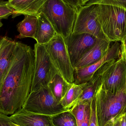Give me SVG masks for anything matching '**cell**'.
<instances>
[{"label":"cell","instance_id":"31","mask_svg":"<svg viewBox=\"0 0 126 126\" xmlns=\"http://www.w3.org/2000/svg\"><path fill=\"white\" fill-rule=\"evenodd\" d=\"M10 125L11 126H19L16 125V124H15L13 123L12 122L10 123Z\"/></svg>","mask_w":126,"mask_h":126},{"label":"cell","instance_id":"1","mask_svg":"<svg viewBox=\"0 0 126 126\" xmlns=\"http://www.w3.org/2000/svg\"><path fill=\"white\" fill-rule=\"evenodd\" d=\"M35 60L34 49L17 41L14 58L0 90V113L12 115L23 109L31 92Z\"/></svg>","mask_w":126,"mask_h":126},{"label":"cell","instance_id":"24","mask_svg":"<svg viewBox=\"0 0 126 126\" xmlns=\"http://www.w3.org/2000/svg\"><path fill=\"white\" fill-rule=\"evenodd\" d=\"M90 103L91 102L88 104L86 106L84 118L81 126H89L90 117Z\"/></svg>","mask_w":126,"mask_h":126},{"label":"cell","instance_id":"9","mask_svg":"<svg viewBox=\"0 0 126 126\" xmlns=\"http://www.w3.org/2000/svg\"><path fill=\"white\" fill-rule=\"evenodd\" d=\"M44 45L52 61L64 78L69 83H74V68L64 39L57 33L49 42Z\"/></svg>","mask_w":126,"mask_h":126},{"label":"cell","instance_id":"4","mask_svg":"<svg viewBox=\"0 0 126 126\" xmlns=\"http://www.w3.org/2000/svg\"><path fill=\"white\" fill-rule=\"evenodd\" d=\"M97 4L104 34L111 43L121 42L126 35V9L115 5Z\"/></svg>","mask_w":126,"mask_h":126},{"label":"cell","instance_id":"18","mask_svg":"<svg viewBox=\"0 0 126 126\" xmlns=\"http://www.w3.org/2000/svg\"><path fill=\"white\" fill-rule=\"evenodd\" d=\"M87 83L81 84L72 83L61 102V104L64 109L70 111L76 105Z\"/></svg>","mask_w":126,"mask_h":126},{"label":"cell","instance_id":"8","mask_svg":"<svg viewBox=\"0 0 126 126\" xmlns=\"http://www.w3.org/2000/svg\"><path fill=\"white\" fill-rule=\"evenodd\" d=\"M34 72L31 92L48 86L55 74L59 72L55 66L44 45L36 43Z\"/></svg>","mask_w":126,"mask_h":126},{"label":"cell","instance_id":"23","mask_svg":"<svg viewBox=\"0 0 126 126\" xmlns=\"http://www.w3.org/2000/svg\"><path fill=\"white\" fill-rule=\"evenodd\" d=\"M93 98L90 103V117L89 126H98L95 112V105Z\"/></svg>","mask_w":126,"mask_h":126},{"label":"cell","instance_id":"2","mask_svg":"<svg viewBox=\"0 0 126 126\" xmlns=\"http://www.w3.org/2000/svg\"><path fill=\"white\" fill-rule=\"evenodd\" d=\"M93 98L98 126H112L119 117L126 114L125 88L112 92L98 84Z\"/></svg>","mask_w":126,"mask_h":126},{"label":"cell","instance_id":"13","mask_svg":"<svg viewBox=\"0 0 126 126\" xmlns=\"http://www.w3.org/2000/svg\"><path fill=\"white\" fill-rule=\"evenodd\" d=\"M111 43L110 41L98 39L95 45L79 61L74 69L89 66L99 61L107 53Z\"/></svg>","mask_w":126,"mask_h":126},{"label":"cell","instance_id":"33","mask_svg":"<svg viewBox=\"0 0 126 126\" xmlns=\"http://www.w3.org/2000/svg\"><path fill=\"white\" fill-rule=\"evenodd\" d=\"M125 91H126V84H125Z\"/></svg>","mask_w":126,"mask_h":126},{"label":"cell","instance_id":"22","mask_svg":"<svg viewBox=\"0 0 126 126\" xmlns=\"http://www.w3.org/2000/svg\"><path fill=\"white\" fill-rule=\"evenodd\" d=\"M104 4L115 5L122 7L126 9V0H97L90 1L86 4Z\"/></svg>","mask_w":126,"mask_h":126},{"label":"cell","instance_id":"17","mask_svg":"<svg viewBox=\"0 0 126 126\" xmlns=\"http://www.w3.org/2000/svg\"><path fill=\"white\" fill-rule=\"evenodd\" d=\"M37 24V16L25 15L24 19L17 25V30L19 34L16 37L18 39L30 37L34 39Z\"/></svg>","mask_w":126,"mask_h":126},{"label":"cell","instance_id":"11","mask_svg":"<svg viewBox=\"0 0 126 126\" xmlns=\"http://www.w3.org/2000/svg\"><path fill=\"white\" fill-rule=\"evenodd\" d=\"M98 39L90 34L81 33L72 34L65 41L70 62L74 69L79 61L95 45Z\"/></svg>","mask_w":126,"mask_h":126},{"label":"cell","instance_id":"28","mask_svg":"<svg viewBox=\"0 0 126 126\" xmlns=\"http://www.w3.org/2000/svg\"><path fill=\"white\" fill-rule=\"evenodd\" d=\"M122 49L123 50L125 58L126 59V35L121 41Z\"/></svg>","mask_w":126,"mask_h":126},{"label":"cell","instance_id":"34","mask_svg":"<svg viewBox=\"0 0 126 126\" xmlns=\"http://www.w3.org/2000/svg\"><path fill=\"white\" fill-rule=\"evenodd\" d=\"M96 0H90V1H95Z\"/></svg>","mask_w":126,"mask_h":126},{"label":"cell","instance_id":"7","mask_svg":"<svg viewBox=\"0 0 126 126\" xmlns=\"http://www.w3.org/2000/svg\"><path fill=\"white\" fill-rule=\"evenodd\" d=\"M81 33L90 34L98 39L110 41L99 21L98 4H85L78 9L72 34Z\"/></svg>","mask_w":126,"mask_h":126},{"label":"cell","instance_id":"27","mask_svg":"<svg viewBox=\"0 0 126 126\" xmlns=\"http://www.w3.org/2000/svg\"><path fill=\"white\" fill-rule=\"evenodd\" d=\"M112 126H126V114L119 117Z\"/></svg>","mask_w":126,"mask_h":126},{"label":"cell","instance_id":"35","mask_svg":"<svg viewBox=\"0 0 126 126\" xmlns=\"http://www.w3.org/2000/svg\"><path fill=\"white\" fill-rule=\"evenodd\" d=\"M2 0H0V1Z\"/></svg>","mask_w":126,"mask_h":126},{"label":"cell","instance_id":"5","mask_svg":"<svg viewBox=\"0 0 126 126\" xmlns=\"http://www.w3.org/2000/svg\"><path fill=\"white\" fill-rule=\"evenodd\" d=\"M93 76L97 77L103 87L107 90L116 92L125 88L126 59L122 49L120 57L104 64Z\"/></svg>","mask_w":126,"mask_h":126},{"label":"cell","instance_id":"26","mask_svg":"<svg viewBox=\"0 0 126 126\" xmlns=\"http://www.w3.org/2000/svg\"><path fill=\"white\" fill-rule=\"evenodd\" d=\"M70 6L78 9L79 7L83 6L82 0H63Z\"/></svg>","mask_w":126,"mask_h":126},{"label":"cell","instance_id":"14","mask_svg":"<svg viewBox=\"0 0 126 126\" xmlns=\"http://www.w3.org/2000/svg\"><path fill=\"white\" fill-rule=\"evenodd\" d=\"M16 42L7 37L0 54V90L14 58Z\"/></svg>","mask_w":126,"mask_h":126},{"label":"cell","instance_id":"16","mask_svg":"<svg viewBox=\"0 0 126 126\" xmlns=\"http://www.w3.org/2000/svg\"><path fill=\"white\" fill-rule=\"evenodd\" d=\"M38 24L35 40L37 43L45 45L49 42L56 34L52 25L42 13L37 15Z\"/></svg>","mask_w":126,"mask_h":126},{"label":"cell","instance_id":"32","mask_svg":"<svg viewBox=\"0 0 126 126\" xmlns=\"http://www.w3.org/2000/svg\"><path fill=\"white\" fill-rule=\"evenodd\" d=\"M3 26V24H2V22H1V20H0V29L1 27Z\"/></svg>","mask_w":126,"mask_h":126},{"label":"cell","instance_id":"20","mask_svg":"<svg viewBox=\"0 0 126 126\" xmlns=\"http://www.w3.org/2000/svg\"><path fill=\"white\" fill-rule=\"evenodd\" d=\"M54 126H77L75 116L70 111H67L52 116Z\"/></svg>","mask_w":126,"mask_h":126},{"label":"cell","instance_id":"25","mask_svg":"<svg viewBox=\"0 0 126 126\" xmlns=\"http://www.w3.org/2000/svg\"><path fill=\"white\" fill-rule=\"evenodd\" d=\"M11 122L9 117L7 115L0 113V126H11Z\"/></svg>","mask_w":126,"mask_h":126},{"label":"cell","instance_id":"15","mask_svg":"<svg viewBox=\"0 0 126 126\" xmlns=\"http://www.w3.org/2000/svg\"><path fill=\"white\" fill-rule=\"evenodd\" d=\"M44 0H8V4L14 10L13 18L20 15L37 16Z\"/></svg>","mask_w":126,"mask_h":126},{"label":"cell","instance_id":"6","mask_svg":"<svg viewBox=\"0 0 126 126\" xmlns=\"http://www.w3.org/2000/svg\"><path fill=\"white\" fill-rule=\"evenodd\" d=\"M23 109L32 113L50 116L67 111L55 100L48 86L31 92Z\"/></svg>","mask_w":126,"mask_h":126},{"label":"cell","instance_id":"3","mask_svg":"<svg viewBox=\"0 0 126 126\" xmlns=\"http://www.w3.org/2000/svg\"><path fill=\"white\" fill-rule=\"evenodd\" d=\"M78 9L63 0H44L40 12L46 17L56 33L65 41L72 34Z\"/></svg>","mask_w":126,"mask_h":126},{"label":"cell","instance_id":"19","mask_svg":"<svg viewBox=\"0 0 126 126\" xmlns=\"http://www.w3.org/2000/svg\"><path fill=\"white\" fill-rule=\"evenodd\" d=\"M72 83L67 82L60 72H58L48 84L55 100L61 104V100Z\"/></svg>","mask_w":126,"mask_h":126},{"label":"cell","instance_id":"29","mask_svg":"<svg viewBox=\"0 0 126 126\" xmlns=\"http://www.w3.org/2000/svg\"><path fill=\"white\" fill-rule=\"evenodd\" d=\"M7 37V36L0 37V54L1 52L3 46L5 41L6 40Z\"/></svg>","mask_w":126,"mask_h":126},{"label":"cell","instance_id":"12","mask_svg":"<svg viewBox=\"0 0 126 126\" xmlns=\"http://www.w3.org/2000/svg\"><path fill=\"white\" fill-rule=\"evenodd\" d=\"M52 117L32 113L23 109L9 117L12 123L19 126H54Z\"/></svg>","mask_w":126,"mask_h":126},{"label":"cell","instance_id":"30","mask_svg":"<svg viewBox=\"0 0 126 126\" xmlns=\"http://www.w3.org/2000/svg\"><path fill=\"white\" fill-rule=\"evenodd\" d=\"M83 2V6L85 5L88 2L90 1V0H82Z\"/></svg>","mask_w":126,"mask_h":126},{"label":"cell","instance_id":"10","mask_svg":"<svg viewBox=\"0 0 126 126\" xmlns=\"http://www.w3.org/2000/svg\"><path fill=\"white\" fill-rule=\"evenodd\" d=\"M121 42H114L105 56L97 63L89 66L74 69V83L81 84L89 82L94 73L101 66L107 62L120 57L122 53V45Z\"/></svg>","mask_w":126,"mask_h":126},{"label":"cell","instance_id":"21","mask_svg":"<svg viewBox=\"0 0 126 126\" xmlns=\"http://www.w3.org/2000/svg\"><path fill=\"white\" fill-rule=\"evenodd\" d=\"M14 10L8 4V1L0 2V20L7 19L14 14Z\"/></svg>","mask_w":126,"mask_h":126}]
</instances>
